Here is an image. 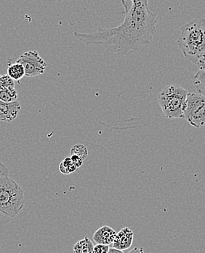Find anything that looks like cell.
<instances>
[{
    "label": "cell",
    "mask_w": 205,
    "mask_h": 253,
    "mask_svg": "<svg viewBox=\"0 0 205 253\" xmlns=\"http://www.w3.org/2000/svg\"><path fill=\"white\" fill-rule=\"evenodd\" d=\"M25 205L21 187L8 176L0 177V212L9 217L19 214Z\"/></svg>",
    "instance_id": "cell-3"
},
{
    "label": "cell",
    "mask_w": 205,
    "mask_h": 253,
    "mask_svg": "<svg viewBox=\"0 0 205 253\" xmlns=\"http://www.w3.org/2000/svg\"><path fill=\"white\" fill-rule=\"evenodd\" d=\"M177 42L185 57L196 64L205 55V20H193L183 26Z\"/></svg>",
    "instance_id": "cell-2"
},
{
    "label": "cell",
    "mask_w": 205,
    "mask_h": 253,
    "mask_svg": "<svg viewBox=\"0 0 205 253\" xmlns=\"http://www.w3.org/2000/svg\"><path fill=\"white\" fill-rule=\"evenodd\" d=\"M18 99V92L15 88H6L0 90V100L11 102Z\"/></svg>",
    "instance_id": "cell-13"
},
{
    "label": "cell",
    "mask_w": 205,
    "mask_h": 253,
    "mask_svg": "<svg viewBox=\"0 0 205 253\" xmlns=\"http://www.w3.org/2000/svg\"><path fill=\"white\" fill-rule=\"evenodd\" d=\"M196 64L198 66L200 70H205V55L203 56L201 59L199 60V61L196 63Z\"/></svg>",
    "instance_id": "cell-20"
},
{
    "label": "cell",
    "mask_w": 205,
    "mask_h": 253,
    "mask_svg": "<svg viewBox=\"0 0 205 253\" xmlns=\"http://www.w3.org/2000/svg\"><path fill=\"white\" fill-rule=\"evenodd\" d=\"M94 245L90 239L85 237L82 240L78 241L73 245V252L75 253H93Z\"/></svg>",
    "instance_id": "cell-10"
},
{
    "label": "cell",
    "mask_w": 205,
    "mask_h": 253,
    "mask_svg": "<svg viewBox=\"0 0 205 253\" xmlns=\"http://www.w3.org/2000/svg\"><path fill=\"white\" fill-rule=\"evenodd\" d=\"M77 167L73 163L71 158H66L59 165V170L62 174H69L74 172Z\"/></svg>",
    "instance_id": "cell-14"
},
{
    "label": "cell",
    "mask_w": 205,
    "mask_h": 253,
    "mask_svg": "<svg viewBox=\"0 0 205 253\" xmlns=\"http://www.w3.org/2000/svg\"><path fill=\"white\" fill-rule=\"evenodd\" d=\"M21 110L19 102H7L0 100V121L10 123L14 121Z\"/></svg>",
    "instance_id": "cell-7"
},
{
    "label": "cell",
    "mask_w": 205,
    "mask_h": 253,
    "mask_svg": "<svg viewBox=\"0 0 205 253\" xmlns=\"http://www.w3.org/2000/svg\"><path fill=\"white\" fill-rule=\"evenodd\" d=\"M116 235L115 230L108 225H103L94 233L93 239L96 244L109 245L114 242Z\"/></svg>",
    "instance_id": "cell-9"
},
{
    "label": "cell",
    "mask_w": 205,
    "mask_h": 253,
    "mask_svg": "<svg viewBox=\"0 0 205 253\" xmlns=\"http://www.w3.org/2000/svg\"><path fill=\"white\" fill-rule=\"evenodd\" d=\"M0 76H1V74H0Z\"/></svg>",
    "instance_id": "cell-23"
},
{
    "label": "cell",
    "mask_w": 205,
    "mask_h": 253,
    "mask_svg": "<svg viewBox=\"0 0 205 253\" xmlns=\"http://www.w3.org/2000/svg\"><path fill=\"white\" fill-rule=\"evenodd\" d=\"M108 253H123V251H119V250L117 249V248H109V251H108Z\"/></svg>",
    "instance_id": "cell-21"
},
{
    "label": "cell",
    "mask_w": 205,
    "mask_h": 253,
    "mask_svg": "<svg viewBox=\"0 0 205 253\" xmlns=\"http://www.w3.org/2000/svg\"><path fill=\"white\" fill-rule=\"evenodd\" d=\"M16 62L24 66L25 76L28 78L39 76L44 74L47 64L36 50H30L20 56Z\"/></svg>",
    "instance_id": "cell-6"
},
{
    "label": "cell",
    "mask_w": 205,
    "mask_h": 253,
    "mask_svg": "<svg viewBox=\"0 0 205 253\" xmlns=\"http://www.w3.org/2000/svg\"><path fill=\"white\" fill-rule=\"evenodd\" d=\"M134 234L132 230L128 227L122 228L116 235L112 243L113 248H117L119 251H125L129 249L133 245Z\"/></svg>",
    "instance_id": "cell-8"
},
{
    "label": "cell",
    "mask_w": 205,
    "mask_h": 253,
    "mask_svg": "<svg viewBox=\"0 0 205 253\" xmlns=\"http://www.w3.org/2000/svg\"><path fill=\"white\" fill-rule=\"evenodd\" d=\"M15 88V81L12 79L8 75L0 76V90L6 88Z\"/></svg>",
    "instance_id": "cell-16"
},
{
    "label": "cell",
    "mask_w": 205,
    "mask_h": 253,
    "mask_svg": "<svg viewBox=\"0 0 205 253\" xmlns=\"http://www.w3.org/2000/svg\"><path fill=\"white\" fill-rule=\"evenodd\" d=\"M109 251V245H102V244H97L94 246L93 253H108Z\"/></svg>",
    "instance_id": "cell-17"
},
{
    "label": "cell",
    "mask_w": 205,
    "mask_h": 253,
    "mask_svg": "<svg viewBox=\"0 0 205 253\" xmlns=\"http://www.w3.org/2000/svg\"><path fill=\"white\" fill-rule=\"evenodd\" d=\"M187 90L180 85H169L158 95V102L166 119H184Z\"/></svg>",
    "instance_id": "cell-4"
},
{
    "label": "cell",
    "mask_w": 205,
    "mask_h": 253,
    "mask_svg": "<svg viewBox=\"0 0 205 253\" xmlns=\"http://www.w3.org/2000/svg\"><path fill=\"white\" fill-rule=\"evenodd\" d=\"M193 85L197 90V93L205 96V71L200 70L196 73L193 80Z\"/></svg>",
    "instance_id": "cell-12"
},
{
    "label": "cell",
    "mask_w": 205,
    "mask_h": 253,
    "mask_svg": "<svg viewBox=\"0 0 205 253\" xmlns=\"http://www.w3.org/2000/svg\"><path fill=\"white\" fill-rule=\"evenodd\" d=\"M70 158H71L73 163L75 164V166H76L77 168L80 167L82 165V164H83L84 161L82 160L80 157H79V156H76V155H71V157Z\"/></svg>",
    "instance_id": "cell-18"
},
{
    "label": "cell",
    "mask_w": 205,
    "mask_h": 253,
    "mask_svg": "<svg viewBox=\"0 0 205 253\" xmlns=\"http://www.w3.org/2000/svg\"><path fill=\"white\" fill-rule=\"evenodd\" d=\"M7 75L15 81L19 82L25 76V70H24V66L18 62L9 66L7 68Z\"/></svg>",
    "instance_id": "cell-11"
},
{
    "label": "cell",
    "mask_w": 205,
    "mask_h": 253,
    "mask_svg": "<svg viewBox=\"0 0 205 253\" xmlns=\"http://www.w3.org/2000/svg\"><path fill=\"white\" fill-rule=\"evenodd\" d=\"M9 170L2 162L0 161V177L8 176Z\"/></svg>",
    "instance_id": "cell-19"
},
{
    "label": "cell",
    "mask_w": 205,
    "mask_h": 253,
    "mask_svg": "<svg viewBox=\"0 0 205 253\" xmlns=\"http://www.w3.org/2000/svg\"><path fill=\"white\" fill-rule=\"evenodd\" d=\"M120 1L125 12L120 25L90 33L75 31V38L86 45H102L107 51L121 56H129L151 43L156 33L157 15L150 10L148 0L133 2L130 8L126 0Z\"/></svg>",
    "instance_id": "cell-1"
},
{
    "label": "cell",
    "mask_w": 205,
    "mask_h": 253,
    "mask_svg": "<svg viewBox=\"0 0 205 253\" xmlns=\"http://www.w3.org/2000/svg\"><path fill=\"white\" fill-rule=\"evenodd\" d=\"M70 154H71V155H76V156L80 157L82 160L85 161L88 156V148L82 144H77V145H75L74 146L72 147L71 151H70Z\"/></svg>",
    "instance_id": "cell-15"
},
{
    "label": "cell",
    "mask_w": 205,
    "mask_h": 253,
    "mask_svg": "<svg viewBox=\"0 0 205 253\" xmlns=\"http://www.w3.org/2000/svg\"><path fill=\"white\" fill-rule=\"evenodd\" d=\"M131 1H132V2H136V1H142V0H131Z\"/></svg>",
    "instance_id": "cell-22"
},
{
    "label": "cell",
    "mask_w": 205,
    "mask_h": 253,
    "mask_svg": "<svg viewBox=\"0 0 205 253\" xmlns=\"http://www.w3.org/2000/svg\"><path fill=\"white\" fill-rule=\"evenodd\" d=\"M184 119L195 128L205 126V96L199 93H188Z\"/></svg>",
    "instance_id": "cell-5"
}]
</instances>
